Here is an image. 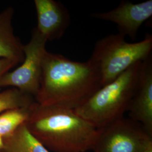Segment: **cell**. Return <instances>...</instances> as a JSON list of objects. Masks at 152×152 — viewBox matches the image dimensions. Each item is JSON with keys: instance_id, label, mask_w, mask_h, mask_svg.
Wrapping results in <instances>:
<instances>
[{"instance_id": "cell-16", "label": "cell", "mask_w": 152, "mask_h": 152, "mask_svg": "<svg viewBox=\"0 0 152 152\" xmlns=\"http://www.w3.org/2000/svg\"><path fill=\"white\" fill-rule=\"evenodd\" d=\"M145 152H152V145H151L149 147Z\"/></svg>"}, {"instance_id": "cell-15", "label": "cell", "mask_w": 152, "mask_h": 152, "mask_svg": "<svg viewBox=\"0 0 152 152\" xmlns=\"http://www.w3.org/2000/svg\"><path fill=\"white\" fill-rule=\"evenodd\" d=\"M5 148V143L4 139L0 136V152H2L4 149Z\"/></svg>"}, {"instance_id": "cell-10", "label": "cell", "mask_w": 152, "mask_h": 152, "mask_svg": "<svg viewBox=\"0 0 152 152\" xmlns=\"http://www.w3.org/2000/svg\"><path fill=\"white\" fill-rule=\"evenodd\" d=\"M14 10L11 7L0 12V59H12L22 63L24 58V45L14 32Z\"/></svg>"}, {"instance_id": "cell-7", "label": "cell", "mask_w": 152, "mask_h": 152, "mask_svg": "<svg viewBox=\"0 0 152 152\" xmlns=\"http://www.w3.org/2000/svg\"><path fill=\"white\" fill-rule=\"evenodd\" d=\"M152 16V0L138 4L123 0L110 11L92 14L95 19L112 22L117 26L119 33L135 40L142 24Z\"/></svg>"}, {"instance_id": "cell-4", "label": "cell", "mask_w": 152, "mask_h": 152, "mask_svg": "<svg viewBox=\"0 0 152 152\" xmlns=\"http://www.w3.org/2000/svg\"><path fill=\"white\" fill-rule=\"evenodd\" d=\"M152 36L135 43L127 42L118 33L109 34L95 43L90 59L98 68L102 87L114 81L137 62L152 56Z\"/></svg>"}, {"instance_id": "cell-14", "label": "cell", "mask_w": 152, "mask_h": 152, "mask_svg": "<svg viewBox=\"0 0 152 152\" xmlns=\"http://www.w3.org/2000/svg\"><path fill=\"white\" fill-rule=\"evenodd\" d=\"M20 63L18 60L12 59H0V80L6 73L10 72L14 66Z\"/></svg>"}, {"instance_id": "cell-12", "label": "cell", "mask_w": 152, "mask_h": 152, "mask_svg": "<svg viewBox=\"0 0 152 152\" xmlns=\"http://www.w3.org/2000/svg\"><path fill=\"white\" fill-rule=\"evenodd\" d=\"M31 105L9 109L0 113V136L3 139L11 136L24 124L28 118Z\"/></svg>"}, {"instance_id": "cell-1", "label": "cell", "mask_w": 152, "mask_h": 152, "mask_svg": "<svg viewBox=\"0 0 152 152\" xmlns=\"http://www.w3.org/2000/svg\"><path fill=\"white\" fill-rule=\"evenodd\" d=\"M101 87L100 73L90 59L76 61L47 51L34 100L42 105L75 109Z\"/></svg>"}, {"instance_id": "cell-5", "label": "cell", "mask_w": 152, "mask_h": 152, "mask_svg": "<svg viewBox=\"0 0 152 152\" xmlns=\"http://www.w3.org/2000/svg\"><path fill=\"white\" fill-rule=\"evenodd\" d=\"M152 135L142 125L124 117L100 128L94 152H145Z\"/></svg>"}, {"instance_id": "cell-2", "label": "cell", "mask_w": 152, "mask_h": 152, "mask_svg": "<svg viewBox=\"0 0 152 152\" xmlns=\"http://www.w3.org/2000/svg\"><path fill=\"white\" fill-rule=\"evenodd\" d=\"M24 125L37 141L53 152L92 150L99 131L75 109L42 105L36 101Z\"/></svg>"}, {"instance_id": "cell-9", "label": "cell", "mask_w": 152, "mask_h": 152, "mask_svg": "<svg viewBox=\"0 0 152 152\" xmlns=\"http://www.w3.org/2000/svg\"><path fill=\"white\" fill-rule=\"evenodd\" d=\"M37 26L36 29L47 41L59 39L70 24L68 9L59 1L34 0Z\"/></svg>"}, {"instance_id": "cell-3", "label": "cell", "mask_w": 152, "mask_h": 152, "mask_svg": "<svg viewBox=\"0 0 152 152\" xmlns=\"http://www.w3.org/2000/svg\"><path fill=\"white\" fill-rule=\"evenodd\" d=\"M141 64V61L136 63L100 88L75 112L98 129L123 117L135 92Z\"/></svg>"}, {"instance_id": "cell-11", "label": "cell", "mask_w": 152, "mask_h": 152, "mask_svg": "<svg viewBox=\"0 0 152 152\" xmlns=\"http://www.w3.org/2000/svg\"><path fill=\"white\" fill-rule=\"evenodd\" d=\"M4 152H51L37 141L25 125L4 140Z\"/></svg>"}, {"instance_id": "cell-8", "label": "cell", "mask_w": 152, "mask_h": 152, "mask_svg": "<svg viewBox=\"0 0 152 152\" xmlns=\"http://www.w3.org/2000/svg\"><path fill=\"white\" fill-rule=\"evenodd\" d=\"M127 112L152 135V58L142 62L139 81Z\"/></svg>"}, {"instance_id": "cell-6", "label": "cell", "mask_w": 152, "mask_h": 152, "mask_svg": "<svg viewBox=\"0 0 152 152\" xmlns=\"http://www.w3.org/2000/svg\"><path fill=\"white\" fill-rule=\"evenodd\" d=\"M47 42L36 28H34L30 41L23 46L24 58L22 64L1 78L0 87L15 88L34 98L39 88Z\"/></svg>"}, {"instance_id": "cell-13", "label": "cell", "mask_w": 152, "mask_h": 152, "mask_svg": "<svg viewBox=\"0 0 152 152\" xmlns=\"http://www.w3.org/2000/svg\"><path fill=\"white\" fill-rule=\"evenodd\" d=\"M35 101L32 96L15 88L0 92V113L11 109L26 107Z\"/></svg>"}]
</instances>
